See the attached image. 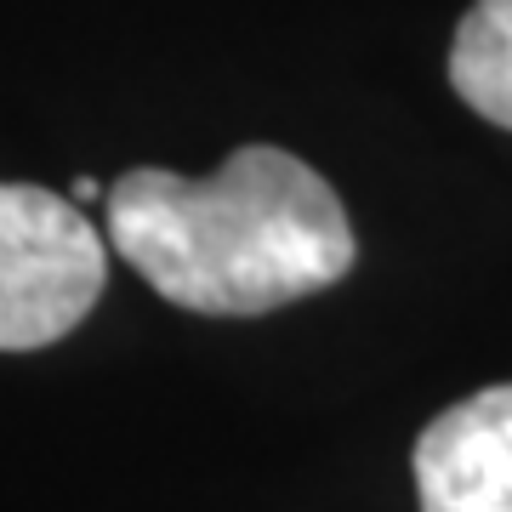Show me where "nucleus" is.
Listing matches in <instances>:
<instances>
[{"label":"nucleus","mask_w":512,"mask_h":512,"mask_svg":"<svg viewBox=\"0 0 512 512\" xmlns=\"http://www.w3.org/2000/svg\"><path fill=\"white\" fill-rule=\"evenodd\" d=\"M120 262L188 313L251 319L353 274L359 239L336 188L291 148L245 143L211 177L131 165L103 194Z\"/></svg>","instance_id":"1"},{"label":"nucleus","mask_w":512,"mask_h":512,"mask_svg":"<svg viewBox=\"0 0 512 512\" xmlns=\"http://www.w3.org/2000/svg\"><path fill=\"white\" fill-rule=\"evenodd\" d=\"M109 245L86 211L40 183H0V353L63 342L97 308Z\"/></svg>","instance_id":"2"},{"label":"nucleus","mask_w":512,"mask_h":512,"mask_svg":"<svg viewBox=\"0 0 512 512\" xmlns=\"http://www.w3.org/2000/svg\"><path fill=\"white\" fill-rule=\"evenodd\" d=\"M421 512H512V382L450 404L416 439Z\"/></svg>","instance_id":"3"},{"label":"nucleus","mask_w":512,"mask_h":512,"mask_svg":"<svg viewBox=\"0 0 512 512\" xmlns=\"http://www.w3.org/2000/svg\"><path fill=\"white\" fill-rule=\"evenodd\" d=\"M450 86L473 114L512 131V0H473L450 40Z\"/></svg>","instance_id":"4"},{"label":"nucleus","mask_w":512,"mask_h":512,"mask_svg":"<svg viewBox=\"0 0 512 512\" xmlns=\"http://www.w3.org/2000/svg\"><path fill=\"white\" fill-rule=\"evenodd\" d=\"M97 194H103V188H97L92 177H80V183H74V200H97Z\"/></svg>","instance_id":"5"}]
</instances>
